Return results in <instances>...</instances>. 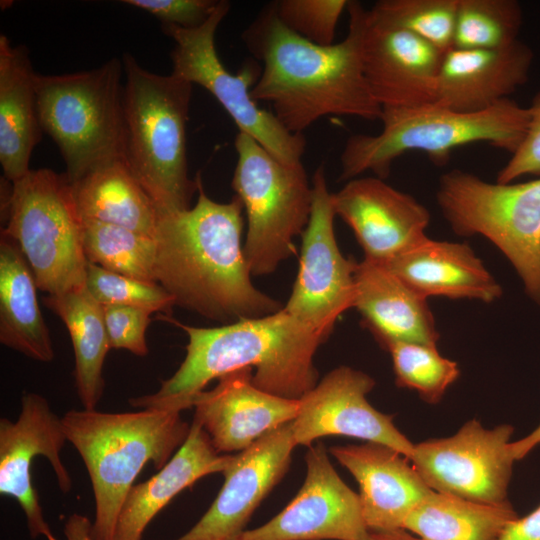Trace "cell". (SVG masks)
Wrapping results in <instances>:
<instances>
[{"mask_svg":"<svg viewBox=\"0 0 540 540\" xmlns=\"http://www.w3.org/2000/svg\"><path fill=\"white\" fill-rule=\"evenodd\" d=\"M348 32L332 45L312 43L289 30L272 4L247 27L242 38L263 63L251 90L254 101L271 104L272 113L293 134L327 116L380 120L382 107L366 81L362 36L366 10L349 1Z\"/></svg>","mask_w":540,"mask_h":540,"instance_id":"1","label":"cell"},{"mask_svg":"<svg viewBox=\"0 0 540 540\" xmlns=\"http://www.w3.org/2000/svg\"><path fill=\"white\" fill-rule=\"evenodd\" d=\"M198 181V199L184 211L159 214L155 278L174 303L204 318L229 324L281 310L282 304L251 281L241 244V200L210 199Z\"/></svg>","mask_w":540,"mask_h":540,"instance_id":"2","label":"cell"},{"mask_svg":"<svg viewBox=\"0 0 540 540\" xmlns=\"http://www.w3.org/2000/svg\"><path fill=\"white\" fill-rule=\"evenodd\" d=\"M164 319L186 332V355L158 391L128 400L135 408L181 412L193 407L210 381L242 368H255L254 386L287 399H301L318 383L313 360L327 338L284 308L212 328Z\"/></svg>","mask_w":540,"mask_h":540,"instance_id":"3","label":"cell"},{"mask_svg":"<svg viewBox=\"0 0 540 540\" xmlns=\"http://www.w3.org/2000/svg\"><path fill=\"white\" fill-rule=\"evenodd\" d=\"M180 413L83 409L61 417L67 441L81 456L92 484L95 540H114L121 507L143 467L152 462L160 470L183 445L191 424Z\"/></svg>","mask_w":540,"mask_h":540,"instance_id":"4","label":"cell"},{"mask_svg":"<svg viewBox=\"0 0 540 540\" xmlns=\"http://www.w3.org/2000/svg\"><path fill=\"white\" fill-rule=\"evenodd\" d=\"M124 157L128 169L158 213L184 211L198 190L190 179L186 125L192 84L152 73L123 54Z\"/></svg>","mask_w":540,"mask_h":540,"instance_id":"5","label":"cell"},{"mask_svg":"<svg viewBox=\"0 0 540 540\" xmlns=\"http://www.w3.org/2000/svg\"><path fill=\"white\" fill-rule=\"evenodd\" d=\"M382 130L355 134L340 155V179L351 180L366 171L389 176L395 159L409 151H423L434 162H446L455 148L489 143L513 153L523 140L528 108L508 98L481 112H458L430 103L411 108H382Z\"/></svg>","mask_w":540,"mask_h":540,"instance_id":"6","label":"cell"},{"mask_svg":"<svg viewBox=\"0 0 540 540\" xmlns=\"http://www.w3.org/2000/svg\"><path fill=\"white\" fill-rule=\"evenodd\" d=\"M122 60L61 75H35L42 131L57 144L70 183L124 157Z\"/></svg>","mask_w":540,"mask_h":540,"instance_id":"7","label":"cell"},{"mask_svg":"<svg viewBox=\"0 0 540 540\" xmlns=\"http://www.w3.org/2000/svg\"><path fill=\"white\" fill-rule=\"evenodd\" d=\"M6 212L2 233L16 242L40 290L57 295L85 286L83 219L65 173L30 170L11 183Z\"/></svg>","mask_w":540,"mask_h":540,"instance_id":"8","label":"cell"},{"mask_svg":"<svg viewBox=\"0 0 540 540\" xmlns=\"http://www.w3.org/2000/svg\"><path fill=\"white\" fill-rule=\"evenodd\" d=\"M436 199L456 234L481 235L506 256L540 307V179L490 183L453 169L440 177Z\"/></svg>","mask_w":540,"mask_h":540,"instance_id":"9","label":"cell"},{"mask_svg":"<svg viewBox=\"0 0 540 540\" xmlns=\"http://www.w3.org/2000/svg\"><path fill=\"white\" fill-rule=\"evenodd\" d=\"M232 188L247 218L245 259L252 276L273 273L305 230L313 201L302 162L279 161L251 136L239 132Z\"/></svg>","mask_w":540,"mask_h":540,"instance_id":"10","label":"cell"},{"mask_svg":"<svg viewBox=\"0 0 540 540\" xmlns=\"http://www.w3.org/2000/svg\"><path fill=\"white\" fill-rule=\"evenodd\" d=\"M229 10L230 3L221 0L198 27L161 24L163 32L176 43L171 52V74L211 93L233 119L238 131L251 136L279 161L300 163L306 147L304 135L290 133L272 111L261 108L251 97L261 73L258 65L246 63L238 73L232 74L218 56L215 34Z\"/></svg>","mask_w":540,"mask_h":540,"instance_id":"11","label":"cell"},{"mask_svg":"<svg viewBox=\"0 0 540 540\" xmlns=\"http://www.w3.org/2000/svg\"><path fill=\"white\" fill-rule=\"evenodd\" d=\"M312 188V210L302 233L298 273L283 308L328 338L339 316L354 308L357 262L344 257L338 247L336 214L323 165L314 172Z\"/></svg>","mask_w":540,"mask_h":540,"instance_id":"12","label":"cell"},{"mask_svg":"<svg viewBox=\"0 0 540 540\" xmlns=\"http://www.w3.org/2000/svg\"><path fill=\"white\" fill-rule=\"evenodd\" d=\"M510 424L485 429L475 419L453 436L414 444L413 467L434 491L485 504L507 502L516 461Z\"/></svg>","mask_w":540,"mask_h":540,"instance_id":"13","label":"cell"},{"mask_svg":"<svg viewBox=\"0 0 540 540\" xmlns=\"http://www.w3.org/2000/svg\"><path fill=\"white\" fill-rule=\"evenodd\" d=\"M306 477L296 496L239 540H363L368 529L359 495L334 469L322 442L308 447Z\"/></svg>","mask_w":540,"mask_h":540,"instance_id":"14","label":"cell"},{"mask_svg":"<svg viewBox=\"0 0 540 540\" xmlns=\"http://www.w3.org/2000/svg\"><path fill=\"white\" fill-rule=\"evenodd\" d=\"M375 380L348 366L327 373L299 399V411L292 422L296 445L310 447L330 435H341L383 444L409 460L414 444L393 423V416L376 410L367 400Z\"/></svg>","mask_w":540,"mask_h":540,"instance_id":"15","label":"cell"},{"mask_svg":"<svg viewBox=\"0 0 540 540\" xmlns=\"http://www.w3.org/2000/svg\"><path fill=\"white\" fill-rule=\"evenodd\" d=\"M67 437L62 418L48 401L36 393H26L16 421L0 419V493L14 498L22 508L32 538L58 540L47 523L32 484L33 458L44 456L51 464L60 490H71L72 479L61 459Z\"/></svg>","mask_w":540,"mask_h":540,"instance_id":"16","label":"cell"},{"mask_svg":"<svg viewBox=\"0 0 540 540\" xmlns=\"http://www.w3.org/2000/svg\"><path fill=\"white\" fill-rule=\"evenodd\" d=\"M292 422L268 432L233 455L217 497L185 534L175 540H239L252 514L287 473L297 447Z\"/></svg>","mask_w":540,"mask_h":540,"instance_id":"17","label":"cell"},{"mask_svg":"<svg viewBox=\"0 0 540 540\" xmlns=\"http://www.w3.org/2000/svg\"><path fill=\"white\" fill-rule=\"evenodd\" d=\"M331 198L336 216L352 229L365 260L385 264L427 238L428 209L381 178L351 179Z\"/></svg>","mask_w":540,"mask_h":540,"instance_id":"18","label":"cell"},{"mask_svg":"<svg viewBox=\"0 0 540 540\" xmlns=\"http://www.w3.org/2000/svg\"><path fill=\"white\" fill-rule=\"evenodd\" d=\"M444 54L407 31L373 22L366 10L363 70L382 108H411L434 103Z\"/></svg>","mask_w":540,"mask_h":540,"instance_id":"19","label":"cell"},{"mask_svg":"<svg viewBox=\"0 0 540 540\" xmlns=\"http://www.w3.org/2000/svg\"><path fill=\"white\" fill-rule=\"evenodd\" d=\"M252 377L251 368L235 370L194 400L193 420L219 453L241 452L298 415L299 400L262 391L253 385Z\"/></svg>","mask_w":540,"mask_h":540,"instance_id":"20","label":"cell"},{"mask_svg":"<svg viewBox=\"0 0 540 540\" xmlns=\"http://www.w3.org/2000/svg\"><path fill=\"white\" fill-rule=\"evenodd\" d=\"M329 452L358 483L362 513L370 531L404 529L410 512L434 491L407 457L386 445H339Z\"/></svg>","mask_w":540,"mask_h":540,"instance_id":"21","label":"cell"},{"mask_svg":"<svg viewBox=\"0 0 540 540\" xmlns=\"http://www.w3.org/2000/svg\"><path fill=\"white\" fill-rule=\"evenodd\" d=\"M532 60L520 40L493 50L452 48L442 60L434 103L458 112L487 110L526 83Z\"/></svg>","mask_w":540,"mask_h":540,"instance_id":"22","label":"cell"},{"mask_svg":"<svg viewBox=\"0 0 540 540\" xmlns=\"http://www.w3.org/2000/svg\"><path fill=\"white\" fill-rule=\"evenodd\" d=\"M354 308L383 349L394 342L437 346L439 332L427 299L381 264L357 262Z\"/></svg>","mask_w":540,"mask_h":540,"instance_id":"23","label":"cell"},{"mask_svg":"<svg viewBox=\"0 0 540 540\" xmlns=\"http://www.w3.org/2000/svg\"><path fill=\"white\" fill-rule=\"evenodd\" d=\"M424 298L474 299L490 303L502 288L467 243L428 237L381 264Z\"/></svg>","mask_w":540,"mask_h":540,"instance_id":"24","label":"cell"},{"mask_svg":"<svg viewBox=\"0 0 540 540\" xmlns=\"http://www.w3.org/2000/svg\"><path fill=\"white\" fill-rule=\"evenodd\" d=\"M232 457L217 452L206 431L193 420L187 439L171 459L128 492L114 540H142L149 523L176 495L204 476L223 473Z\"/></svg>","mask_w":540,"mask_h":540,"instance_id":"25","label":"cell"},{"mask_svg":"<svg viewBox=\"0 0 540 540\" xmlns=\"http://www.w3.org/2000/svg\"><path fill=\"white\" fill-rule=\"evenodd\" d=\"M35 75L29 52L0 35V163L13 183L29 171L32 151L41 138Z\"/></svg>","mask_w":540,"mask_h":540,"instance_id":"26","label":"cell"},{"mask_svg":"<svg viewBox=\"0 0 540 540\" xmlns=\"http://www.w3.org/2000/svg\"><path fill=\"white\" fill-rule=\"evenodd\" d=\"M34 274L16 242L0 238V342L39 362H51L54 349L37 299Z\"/></svg>","mask_w":540,"mask_h":540,"instance_id":"27","label":"cell"},{"mask_svg":"<svg viewBox=\"0 0 540 540\" xmlns=\"http://www.w3.org/2000/svg\"><path fill=\"white\" fill-rule=\"evenodd\" d=\"M71 185L82 219L154 237L158 210L123 159L104 163Z\"/></svg>","mask_w":540,"mask_h":540,"instance_id":"28","label":"cell"},{"mask_svg":"<svg viewBox=\"0 0 540 540\" xmlns=\"http://www.w3.org/2000/svg\"><path fill=\"white\" fill-rule=\"evenodd\" d=\"M43 301L64 322L71 337L75 387L81 404L84 409H96L105 387L104 360L111 349L103 307L85 286L62 294L47 295Z\"/></svg>","mask_w":540,"mask_h":540,"instance_id":"29","label":"cell"},{"mask_svg":"<svg viewBox=\"0 0 540 540\" xmlns=\"http://www.w3.org/2000/svg\"><path fill=\"white\" fill-rule=\"evenodd\" d=\"M518 515L509 501L485 504L433 491L404 522L421 540H498Z\"/></svg>","mask_w":540,"mask_h":540,"instance_id":"30","label":"cell"},{"mask_svg":"<svg viewBox=\"0 0 540 540\" xmlns=\"http://www.w3.org/2000/svg\"><path fill=\"white\" fill-rule=\"evenodd\" d=\"M82 242L88 262L118 274L157 283L153 236L83 219Z\"/></svg>","mask_w":540,"mask_h":540,"instance_id":"31","label":"cell"},{"mask_svg":"<svg viewBox=\"0 0 540 540\" xmlns=\"http://www.w3.org/2000/svg\"><path fill=\"white\" fill-rule=\"evenodd\" d=\"M522 9L514 0H458L453 48L493 50L518 41Z\"/></svg>","mask_w":540,"mask_h":540,"instance_id":"32","label":"cell"},{"mask_svg":"<svg viewBox=\"0 0 540 540\" xmlns=\"http://www.w3.org/2000/svg\"><path fill=\"white\" fill-rule=\"evenodd\" d=\"M458 0H380L368 9L380 25L407 31L446 53L453 48Z\"/></svg>","mask_w":540,"mask_h":540,"instance_id":"33","label":"cell"},{"mask_svg":"<svg viewBox=\"0 0 540 540\" xmlns=\"http://www.w3.org/2000/svg\"><path fill=\"white\" fill-rule=\"evenodd\" d=\"M385 350L392 358L396 385L418 392L428 403L439 402L459 377L457 363L443 357L435 345L394 342Z\"/></svg>","mask_w":540,"mask_h":540,"instance_id":"34","label":"cell"},{"mask_svg":"<svg viewBox=\"0 0 540 540\" xmlns=\"http://www.w3.org/2000/svg\"><path fill=\"white\" fill-rule=\"evenodd\" d=\"M85 287L101 305H124L170 314L173 297L158 283L139 280L88 262Z\"/></svg>","mask_w":540,"mask_h":540,"instance_id":"35","label":"cell"},{"mask_svg":"<svg viewBox=\"0 0 540 540\" xmlns=\"http://www.w3.org/2000/svg\"><path fill=\"white\" fill-rule=\"evenodd\" d=\"M347 0H280L272 7L283 25L304 39L323 46L334 44L336 27Z\"/></svg>","mask_w":540,"mask_h":540,"instance_id":"36","label":"cell"},{"mask_svg":"<svg viewBox=\"0 0 540 540\" xmlns=\"http://www.w3.org/2000/svg\"><path fill=\"white\" fill-rule=\"evenodd\" d=\"M104 322L111 349H124L136 356H146L145 333L150 324V311L124 305H102Z\"/></svg>","mask_w":540,"mask_h":540,"instance_id":"37","label":"cell"},{"mask_svg":"<svg viewBox=\"0 0 540 540\" xmlns=\"http://www.w3.org/2000/svg\"><path fill=\"white\" fill-rule=\"evenodd\" d=\"M527 108L529 121L525 136L499 171L498 183H511L526 175H540V91Z\"/></svg>","mask_w":540,"mask_h":540,"instance_id":"38","label":"cell"},{"mask_svg":"<svg viewBox=\"0 0 540 540\" xmlns=\"http://www.w3.org/2000/svg\"><path fill=\"white\" fill-rule=\"evenodd\" d=\"M126 4L145 10L162 24L194 28L203 24L219 1L215 0H125Z\"/></svg>","mask_w":540,"mask_h":540,"instance_id":"39","label":"cell"},{"mask_svg":"<svg viewBox=\"0 0 540 540\" xmlns=\"http://www.w3.org/2000/svg\"><path fill=\"white\" fill-rule=\"evenodd\" d=\"M498 540H540V505L528 515L512 521Z\"/></svg>","mask_w":540,"mask_h":540,"instance_id":"40","label":"cell"},{"mask_svg":"<svg viewBox=\"0 0 540 540\" xmlns=\"http://www.w3.org/2000/svg\"><path fill=\"white\" fill-rule=\"evenodd\" d=\"M91 528L92 523L87 516L73 513L65 521V540H95Z\"/></svg>","mask_w":540,"mask_h":540,"instance_id":"41","label":"cell"},{"mask_svg":"<svg viewBox=\"0 0 540 540\" xmlns=\"http://www.w3.org/2000/svg\"><path fill=\"white\" fill-rule=\"evenodd\" d=\"M540 445V424L527 436L510 444L511 452L515 460L523 459L534 448Z\"/></svg>","mask_w":540,"mask_h":540,"instance_id":"42","label":"cell"},{"mask_svg":"<svg viewBox=\"0 0 540 540\" xmlns=\"http://www.w3.org/2000/svg\"><path fill=\"white\" fill-rule=\"evenodd\" d=\"M363 540H421L409 534L406 530L370 531Z\"/></svg>","mask_w":540,"mask_h":540,"instance_id":"43","label":"cell"}]
</instances>
